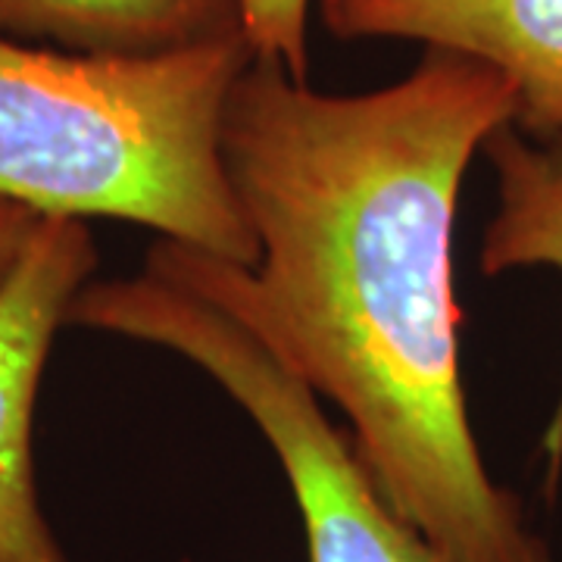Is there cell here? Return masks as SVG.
Returning a JSON list of instances; mask_svg holds the SVG:
<instances>
[{"instance_id":"obj_1","label":"cell","mask_w":562,"mask_h":562,"mask_svg":"<svg viewBox=\"0 0 562 562\" xmlns=\"http://www.w3.org/2000/svg\"><path fill=\"white\" fill-rule=\"evenodd\" d=\"M513 110L497 69L425 50L366 94L254 57L222 113V166L260 244L247 301L341 406L387 506L457 562H550L472 435L450 262L465 169Z\"/></svg>"},{"instance_id":"obj_2","label":"cell","mask_w":562,"mask_h":562,"mask_svg":"<svg viewBox=\"0 0 562 562\" xmlns=\"http://www.w3.org/2000/svg\"><path fill=\"white\" fill-rule=\"evenodd\" d=\"M244 38L154 57L35 47L0 35V201L122 220L254 269L260 244L222 166V113Z\"/></svg>"},{"instance_id":"obj_3","label":"cell","mask_w":562,"mask_h":562,"mask_svg":"<svg viewBox=\"0 0 562 562\" xmlns=\"http://www.w3.org/2000/svg\"><path fill=\"white\" fill-rule=\"evenodd\" d=\"M244 269L162 238L138 276L88 281L66 325L166 347L220 382L272 443L301 506L310 562H457L387 506L319 394L254 313Z\"/></svg>"},{"instance_id":"obj_4","label":"cell","mask_w":562,"mask_h":562,"mask_svg":"<svg viewBox=\"0 0 562 562\" xmlns=\"http://www.w3.org/2000/svg\"><path fill=\"white\" fill-rule=\"evenodd\" d=\"M94 269L85 220L41 216L0 284V562H69L41 513L32 425L54 335Z\"/></svg>"},{"instance_id":"obj_5","label":"cell","mask_w":562,"mask_h":562,"mask_svg":"<svg viewBox=\"0 0 562 562\" xmlns=\"http://www.w3.org/2000/svg\"><path fill=\"white\" fill-rule=\"evenodd\" d=\"M344 41H419L487 63L513 85V128L562 144V0H319Z\"/></svg>"},{"instance_id":"obj_6","label":"cell","mask_w":562,"mask_h":562,"mask_svg":"<svg viewBox=\"0 0 562 562\" xmlns=\"http://www.w3.org/2000/svg\"><path fill=\"white\" fill-rule=\"evenodd\" d=\"M0 35L69 54L154 57L244 38V20L241 0H0Z\"/></svg>"},{"instance_id":"obj_7","label":"cell","mask_w":562,"mask_h":562,"mask_svg":"<svg viewBox=\"0 0 562 562\" xmlns=\"http://www.w3.org/2000/svg\"><path fill=\"white\" fill-rule=\"evenodd\" d=\"M497 172V210L482 238V272L553 269L562 279V144L525 138L513 125L482 147Z\"/></svg>"},{"instance_id":"obj_8","label":"cell","mask_w":562,"mask_h":562,"mask_svg":"<svg viewBox=\"0 0 562 562\" xmlns=\"http://www.w3.org/2000/svg\"><path fill=\"white\" fill-rule=\"evenodd\" d=\"M310 3L313 0H241L244 38L254 57L279 60L297 81H306L310 66Z\"/></svg>"},{"instance_id":"obj_9","label":"cell","mask_w":562,"mask_h":562,"mask_svg":"<svg viewBox=\"0 0 562 562\" xmlns=\"http://www.w3.org/2000/svg\"><path fill=\"white\" fill-rule=\"evenodd\" d=\"M38 213L13 201H0V284L13 272L25 244L38 228Z\"/></svg>"}]
</instances>
